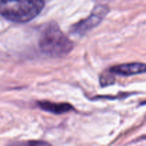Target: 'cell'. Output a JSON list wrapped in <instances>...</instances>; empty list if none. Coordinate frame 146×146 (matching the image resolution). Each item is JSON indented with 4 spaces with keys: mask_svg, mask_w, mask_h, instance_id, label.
I'll return each mask as SVG.
<instances>
[{
    "mask_svg": "<svg viewBox=\"0 0 146 146\" xmlns=\"http://www.w3.org/2000/svg\"><path fill=\"white\" fill-rule=\"evenodd\" d=\"M44 0H0V15L9 21L25 23L40 14Z\"/></svg>",
    "mask_w": 146,
    "mask_h": 146,
    "instance_id": "6da1fadb",
    "label": "cell"
},
{
    "mask_svg": "<svg viewBox=\"0 0 146 146\" xmlns=\"http://www.w3.org/2000/svg\"><path fill=\"white\" fill-rule=\"evenodd\" d=\"M39 46L42 52L49 56L61 57L72 50L73 43L56 23L50 22L42 31Z\"/></svg>",
    "mask_w": 146,
    "mask_h": 146,
    "instance_id": "7a4b0ae2",
    "label": "cell"
},
{
    "mask_svg": "<svg viewBox=\"0 0 146 146\" xmlns=\"http://www.w3.org/2000/svg\"><path fill=\"white\" fill-rule=\"evenodd\" d=\"M108 11V7L105 5H99L96 7L87 19L77 23L72 27V33L77 35H84L97 27L104 19Z\"/></svg>",
    "mask_w": 146,
    "mask_h": 146,
    "instance_id": "3957f363",
    "label": "cell"
},
{
    "mask_svg": "<svg viewBox=\"0 0 146 146\" xmlns=\"http://www.w3.org/2000/svg\"><path fill=\"white\" fill-rule=\"evenodd\" d=\"M110 72L120 76H133L146 73V64L143 63H128L115 66L110 68Z\"/></svg>",
    "mask_w": 146,
    "mask_h": 146,
    "instance_id": "277c9868",
    "label": "cell"
},
{
    "mask_svg": "<svg viewBox=\"0 0 146 146\" xmlns=\"http://www.w3.org/2000/svg\"><path fill=\"white\" fill-rule=\"evenodd\" d=\"M38 106L42 110L54 114H62L73 110L72 106L67 103H52L49 101H40Z\"/></svg>",
    "mask_w": 146,
    "mask_h": 146,
    "instance_id": "5b68a950",
    "label": "cell"
},
{
    "mask_svg": "<svg viewBox=\"0 0 146 146\" xmlns=\"http://www.w3.org/2000/svg\"><path fill=\"white\" fill-rule=\"evenodd\" d=\"M28 145H49L48 143L43 142V141H31V142H29Z\"/></svg>",
    "mask_w": 146,
    "mask_h": 146,
    "instance_id": "8992f818",
    "label": "cell"
}]
</instances>
